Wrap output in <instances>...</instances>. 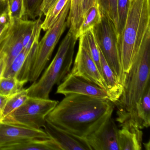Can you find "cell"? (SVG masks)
Segmentation results:
<instances>
[{
  "mask_svg": "<svg viewBox=\"0 0 150 150\" xmlns=\"http://www.w3.org/2000/svg\"><path fill=\"white\" fill-rule=\"evenodd\" d=\"M114 105L108 100L68 95L58 103L46 119L54 125L86 139L112 117Z\"/></svg>",
  "mask_w": 150,
  "mask_h": 150,
  "instance_id": "cell-1",
  "label": "cell"
},
{
  "mask_svg": "<svg viewBox=\"0 0 150 150\" xmlns=\"http://www.w3.org/2000/svg\"><path fill=\"white\" fill-rule=\"evenodd\" d=\"M150 1L130 0L124 27L117 38L121 64L125 74L150 28Z\"/></svg>",
  "mask_w": 150,
  "mask_h": 150,
  "instance_id": "cell-2",
  "label": "cell"
},
{
  "mask_svg": "<svg viewBox=\"0 0 150 150\" xmlns=\"http://www.w3.org/2000/svg\"><path fill=\"white\" fill-rule=\"evenodd\" d=\"M150 28L126 74L122 96L116 102L117 113L132 112L136 103L150 86Z\"/></svg>",
  "mask_w": 150,
  "mask_h": 150,
  "instance_id": "cell-3",
  "label": "cell"
},
{
  "mask_svg": "<svg viewBox=\"0 0 150 150\" xmlns=\"http://www.w3.org/2000/svg\"><path fill=\"white\" fill-rule=\"evenodd\" d=\"M78 39L69 30L42 77L28 88L29 97L50 99L53 87L59 85L71 71L74 46Z\"/></svg>",
  "mask_w": 150,
  "mask_h": 150,
  "instance_id": "cell-4",
  "label": "cell"
},
{
  "mask_svg": "<svg viewBox=\"0 0 150 150\" xmlns=\"http://www.w3.org/2000/svg\"><path fill=\"white\" fill-rule=\"evenodd\" d=\"M58 103L50 99L29 97L22 106L1 121L30 129H42L47 115Z\"/></svg>",
  "mask_w": 150,
  "mask_h": 150,
  "instance_id": "cell-5",
  "label": "cell"
},
{
  "mask_svg": "<svg viewBox=\"0 0 150 150\" xmlns=\"http://www.w3.org/2000/svg\"><path fill=\"white\" fill-rule=\"evenodd\" d=\"M93 30L99 50L124 86L126 74L121 64L117 34L114 23L108 17L102 14L100 22Z\"/></svg>",
  "mask_w": 150,
  "mask_h": 150,
  "instance_id": "cell-6",
  "label": "cell"
},
{
  "mask_svg": "<svg viewBox=\"0 0 150 150\" xmlns=\"http://www.w3.org/2000/svg\"><path fill=\"white\" fill-rule=\"evenodd\" d=\"M71 0L66 4L58 19L53 26L46 30L43 37L39 41L35 62L30 71L29 81L34 82L38 80L61 36L67 27V16L69 14Z\"/></svg>",
  "mask_w": 150,
  "mask_h": 150,
  "instance_id": "cell-7",
  "label": "cell"
},
{
  "mask_svg": "<svg viewBox=\"0 0 150 150\" xmlns=\"http://www.w3.org/2000/svg\"><path fill=\"white\" fill-rule=\"evenodd\" d=\"M70 72L107 90L103 78L81 37L79 38L78 52Z\"/></svg>",
  "mask_w": 150,
  "mask_h": 150,
  "instance_id": "cell-8",
  "label": "cell"
},
{
  "mask_svg": "<svg viewBox=\"0 0 150 150\" xmlns=\"http://www.w3.org/2000/svg\"><path fill=\"white\" fill-rule=\"evenodd\" d=\"M56 93L65 96L76 94L110 100L106 90L96 84L74 75L71 72L59 85Z\"/></svg>",
  "mask_w": 150,
  "mask_h": 150,
  "instance_id": "cell-9",
  "label": "cell"
},
{
  "mask_svg": "<svg viewBox=\"0 0 150 150\" xmlns=\"http://www.w3.org/2000/svg\"><path fill=\"white\" fill-rule=\"evenodd\" d=\"M49 138H50L43 129H30L0 121V150L29 139Z\"/></svg>",
  "mask_w": 150,
  "mask_h": 150,
  "instance_id": "cell-10",
  "label": "cell"
},
{
  "mask_svg": "<svg viewBox=\"0 0 150 150\" xmlns=\"http://www.w3.org/2000/svg\"><path fill=\"white\" fill-rule=\"evenodd\" d=\"M118 129L112 117L86 138L92 150H119Z\"/></svg>",
  "mask_w": 150,
  "mask_h": 150,
  "instance_id": "cell-11",
  "label": "cell"
},
{
  "mask_svg": "<svg viewBox=\"0 0 150 150\" xmlns=\"http://www.w3.org/2000/svg\"><path fill=\"white\" fill-rule=\"evenodd\" d=\"M43 128L47 135L57 143L61 150H92L86 139L56 126L46 118Z\"/></svg>",
  "mask_w": 150,
  "mask_h": 150,
  "instance_id": "cell-12",
  "label": "cell"
},
{
  "mask_svg": "<svg viewBox=\"0 0 150 150\" xmlns=\"http://www.w3.org/2000/svg\"><path fill=\"white\" fill-rule=\"evenodd\" d=\"M121 129H118L119 150H141L143 132L138 125L130 119L119 122Z\"/></svg>",
  "mask_w": 150,
  "mask_h": 150,
  "instance_id": "cell-13",
  "label": "cell"
},
{
  "mask_svg": "<svg viewBox=\"0 0 150 150\" xmlns=\"http://www.w3.org/2000/svg\"><path fill=\"white\" fill-rule=\"evenodd\" d=\"M130 119L142 129L150 125V86L136 103L134 109L127 114L117 113V121Z\"/></svg>",
  "mask_w": 150,
  "mask_h": 150,
  "instance_id": "cell-14",
  "label": "cell"
},
{
  "mask_svg": "<svg viewBox=\"0 0 150 150\" xmlns=\"http://www.w3.org/2000/svg\"><path fill=\"white\" fill-rule=\"evenodd\" d=\"M100 52L102 74L106 85V91L109 96L110 100L113 103H115L122 96L124 86L108 64L100 51Z\"/></svg>",
  "mask_w": 150,
  "mask_h": 150,
  "instance_id": "cell-15",
  "label": "cell"
},
{
  "mask_svg": "<svg viewBox=\"0 0 150 150\" xmlns=\"http://www.w3.org/2000/svg\"><path fill=\"white\" fill-rule=\"evenodd\" d=\"M96 4V0H71L67 21V28H70L69 30L75 36L84 14L90 8Z\"/></svg>",
  "mask_w": 150,
  "mask_h": 150,
  "instance_id": "cell-16",
  "label": "cell"
},
{
  "mask_svg": "<svg viewBox=\"0 0 150 150\" xmlns=\"http://www.w3.org/2000/svg\"><path fill=\"white\" fill-rule=\"evenodd\" d=\"M2 150H61V149L52 139H33L10 145Z\"/></svg>",
  "mask_w": 150,
  "mask_h": 150,
  "instance_id": "cell-17",
  "label": "cell"
},
{
  "mask_svg": "<svg viewBox=\"0 0 150 150\" xmlns=\"http://www.w3.org/2000/svg\"><path fill=\"white\" fill-rule=\"evenodd\" d=\"M102 19V13L97 4L89 8L84 14L76 37L78 39L88 30L99 24Z\"/></svg>",
  "mask_w": 150,
  "mask_h": 150,
  "instance_id": "cell-18",
  "label": "cell"
},
{
  "mask_svg": "<svg viewBox=\"0 0 150 150\" xmlns=\"http://www.w3.org/2000/svg\"><path fill=\"white\" fill-rule=\"evenodd\" d=\"M27 83L20 81L16 77H2L0 79V94L10 97L23 89Z\"/></svg>",
  "mask_w": 150,
  "mask_h": 150,
  "instance_id": "cell-19",
  "label": "cell"
},
{
  "mask_svg": "<svg viewBox=\"0 0 150 150\" xmlns=\"http://www.w3.org/2000/svg\"><path fill=\"white\" fill-rule=\"evenodd\" d=\"M80 37H81L82 38L91 57L95 63L96 64L102 76L100 50L96 40L93 29L88 30L86 33L83 34Z\"/></svg>",
  "mask_w": 150,
  "mask_h": 150,
  "instance_id": "cell-20",
  "label": "cell"
},
{
  "mask_svg": "<svg viewBox=\"0 0 150 150\" xmlns=\"http://www.w3.org/2000/svg\"><path fill=\"white\" fill-rule=\"evenodd\" d=\"M28 97V88H23L21 91L8 97L3 110L2 119L20 108Z\"/></svg>",
  "mask_w": 150,
  "mask_h": 150,
  "instance_id": "cell-21",
  "label": "cell"
},
{
  "mask_svg": "<svg viewBox=\"0 0 150 150\" xmlns=\"http://www.w3.org/2000/svg\"><path fill=\"white\" fill-rule=\"evenodd\" d=\"M69 0H57L49 9L45 15V18L42 22L41 28L46 31L56 22L63 8Z\"/></svg>",
  "mask_w": 150,
  "mask_h": 150,
  "instance_id": "cell-22",
  "label": "cell"
},
{
  "mask_svg": "<svg viewBox=\"0 0 150 150\" xmlns=\"http://www.w3.org/2000/svg\"><path fill=\"white\" fill-rule=\"evenodd\" d=\"M7 11L11 20H28L25 0H6Z\"/></svg>",
  "mask_w": 150,
  "mask_h": 150,
  "instance_id": "cell-23",
  "label": "cell"
},
{
  "mask_svg": "<svg viewBox=\"0 0 150 150\" xmlns=\"http://www.w3.org/2000/svg\"><path fill=\"white\" fill-rule=\"evenodd\" d=\"M102 14L105 15L114 23L116 31L118 28L117 0H96Z\"/></svg>",
  "mask_w": 150,
  "mask_h": 150,
  "instance_id": "cell-24",
  "label": "cell"
},
{
  "mask_svg": "<svg viewBox=\"0 0 150 150\" xmlns=\"http://www.w3.org/2000/svg\"><path fill=\"white\" fill-rule=\"evenodd\" d=\"M39 42L38 41L34 44L26 57L24 64L17 77L20 81L27 82L29 81L30 74L35 62Z\"/></svg>",
  "mask_w": 150,
  "mask_h": 150,
  "instance_id": "cell-25",
  "label": "cell"
},
{
  "mask_svg": "<svg viewBox=\"0 0 150 150\" xmlns=\"http://www.w3.org/2000/svg\"><path fill=\"white\" fill-rule=\"evenodd\" d=\"M28 52L23 49L20 54L13 60L10 65L7 67L2 77H16L22 67Z\"/></svg>",
  "mask_w": 150,
  "mask_h": 150,
  "instance_id": "cell-26",
  "label": "cell"
},
{
  "mask_svg": "<svg viewBox=\"0 0 150 150\" xmlns=\"http://www.w3.org/2000/svg\"><path fill=\"white\" fill-rule=\"evenodd\" d=\"M130 0H117V18H118V28L117 34V38L122 31L127 19Z\"/></svg>",
  "mask_w": 150,
  "mask_h": 150,
  "instance_id": "cell-27",
  "label": "cell"
},
{
  "mask_svg": "<svg viewBox=\"0 0 150 150\" xmlns=\"http://www.w3.org/2000/svg\"><path fill=\"white\" fill-rule=\"evenodd\" d=\"M25 1L28 18L35 20L42 16L41 7L43 0H25Z\"/></svg>",
  "mask_w": 150,
  "mask_h": 150,
  "instance_id": "cell-28",
  "label": "cell"
},
{
  "mask_svg": "<svg viewBox=\"0 0 150 150\" xmlns=\"http://www.w3.org/2000/svg\"><path fill=\"white\" fill-rule=\"evenodd\" d=\"M12 20L6 10L0 16V45L9 33Z\"/></svg>",
  "mask_w": 150,
  "mask_h": 150,
  "instance_id": "cell-29",
  "label": "cell"
},
{
  "mask_svg": "<svg viewBox=\"0 0 150 150\" xmlns=\"http://www.w3.org/2000/svg\"><path fill=\"white\" fill-rule=\"evenodd\" d=\"M57 0H43L41 7V13L42 16H45L49 9L56 3Z\"/></svg>",
  "mask_w": 150,
  "mask_h": 150,
  "instance_id": "cell-30",
  "label": "cell"
},
{
  "mask_svg": "<svg viewBox=\"0 0 150 150\" xmlns=\"http://www.w3.org/2000/svg\"><path fill=\"white\" fill-rule=\"evenodd\" d=\"M6 56L2 52H0V79L3 76L7 65Z\"/></svg>",
  "mask_w": 150,
  "mask_h": 150,
  "instance_id": "cell-31",
  "label": "cell"
},
{
  "mask_svg": "<svg viewBox=\"0 0 150 150\" xmlns=\"http://www.w3.org/2000/svg\"><path fill=\"white\" fill-rule=\"evenodd\" d=\"M8 97L0 94V121L2 119V114Z\"/></svg>",
  "mask_w": 150,
  "mask_h": 150,
  "instance_id": "cell-32",
  "label": "cell"
},
{
  "mask_svg": "<svg viewBox=\"0 0 150 150\" xmlns=\"http://www.w3.org/2000/svg\"><path fill=\"white\" fill-rule=\"evenodd\" d=\"M6 1L0 0V16L7 9Z\"/></svg>",
  "mask_w": 150,
  "mask_h": 150,
  "instance_id": "cell-33",
  "label": "cell"
},
{
  "mask_svg": "<svg viewBox=\"0 0 150 150\" xmlns=\"http://www.w3.org/2000/svg\"><path fill=\"white\" fill-rule=\"evenodd\" d=\"M144 146L145 149L146 150H150V141H148L147 143H144Z\"/></svg>",
  "mask_w": 150,
  "mask_h": 150,
  "instance_id": "cell-34",
  "label": "cell"
},
{
  "mask_svg": "<svg viewBox=\"0 0 150 150\" xmlns=\"http://www.w3.org/2000/svg\"><path fill=\"white\" fill-rule=\"evenodd\" d=\"M3 1H6V0H3Z\"/></svg>",
  "mask_w": 150,
  "mask_h": 150,
  "instance_id": "cell-35",
  "label": "cell"
}]
</instances>
